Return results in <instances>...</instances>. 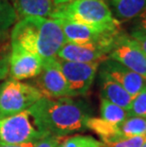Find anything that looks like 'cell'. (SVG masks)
<instances>
[{
	"instance_id": "obj_1",
	"label": "cell",
	"mask_w": 146,
	"mask_h": 147,
	"mask_svg": "<svg viewBox=\"0 0 146 147\" xmlns=\"http://www.w3.org/2000/svg\"><path fill=\"white\" fill-rule=\"evenodd\" d=\"M33 123L46 136L64 138L85 130L90 109L82 101L72 98L49 99L42 97L29 109Z\"/></svg>"
},
{
	"instance_id": "obj_2",
	"label": "cell",
	"mask_w": 146,
	"mask_h": 147,
	"mask_svg": "<svg viewBox=\"0 0 146 147\" xmlns=\"http://www.w3.org/2000/svg\"><path fill=\"white\" fill-rule=\"evenodd\" d=\"M11 46L39 55L43 60L56 57L67 42L56 19L25 17L15 24L11 32Z\"/></svg>"
},
{
	"instance_id": "obj_3",
	"label": "cell",
	"mask_w": 146,
	"mask_h": 147,
	"mask_svg": "<svg viewBox=\"0 0 146 147\" xmlns=\"http://www.w3.org/2000/svg\"><path fill=\"white\" fill-rule=\"evenodd\" d=\"M52 19L66 18L100 30H119L120 22L113 16L104 0H77L55 7Z\"/></svg>"
},
{
	"instance_id": "obj_4",
	"label": "cell",
	"mask_w": 146,
	"mask_h": 147,
	"mask_svg": "<svg viewBox=\"0 0 146 147\" xmlns=\"http://www.w3.org/2000/svg\"><path fill=\"white\" fill-rule=\"evenodd\" d=\"M42 97L32 84L11 78L6 80L0 84V120L29 110Z\"/></svg>"
},
{
	"instance_id": "obj_5",
	"label": "cell",
	"mask_w": 146,
	"mask_h": 147,
	"mask_svg": "<svg viewBox=\"0 0 146 147\" xmlns=\"http://www.w3.org/2000/svg\"><path fill=\"white\" fill-rule=\"evenodd\" d=\"M29 110L0 120V143L1 144H22L37 142L46 137L33 125Z\"/></svg>"
},
{
	"instance_id": "obj_6",
	"label": "cell",
	"mask_w": 146,
	"mask_h": 147,
	"mask_svg": "<svg viewBox=\"0 0 146 147\" xmlns=\"http://www.w3.org/2000/svg\"><path fill=\"white\" fill-rule=\"evenodd\" d=\"M35 87L46 98L74 97L61 70L57 57L44 60L41 73L35 79Z\"/></svg>"
},
{
	"instance_id": "obj_7",
	"label": "cell",
	"mask_w": 146,
	"mask_h": 147,
	"mask_svg": "<svg viewBox=\"0 0 146 147\" xmlns=\"http://www.w3.org/2000/svg\"><path fill=\"white\" fill-rule=\"evenodd\" d=\"M58 60L73 96L86 94L94 82L100 63H75Z\"/></svg>"
},
{
	"instance_id": "obj_8",
	"label": "cell",
	"mask_w": 146,
	"mask_h": 147,
	"mask_svg": "<svg viewBox=\"0 0 146 147\" xmlns=\"http://www.w3.org/2000/svg\"><path fill=\"white\" fill-rule=\"evenodd\" d=\"M108 58L122 64L146 79V54L130 36L122 34L109 53Z\"/></svg>"
},
{
	"instance_id": "obj_9",
	"label": "cell",
	"mask_w": 146,
	"mask_h": 147,
	"mask_svg": "<svg viewBox=\"0 0 146 147\" xmlns=\"http://www.w3.org/2000/svg\"><path fill=\"white\" fill-rule=\"evenodd\" d=\"M111 51L100 44L66 43L56 57L60 60L75 63H100L106 61Z\"/></svg>"
},
{
	"instance_id": "obj_10",
	"label": "cell",
	"mask_w": 146,
	"mask_h": 147,
	"mask_svg": "<svg viewBox=\"0 0 146 147\" xmlns=\"http://www.w3.org/2000/svg\"><path fill=\"white\" fill-rule=\"evenodd\" d=\"M43 62L44 60L35 53L18 47H11L9 57L11 78L20 81L37 77L42 71Z\"/></svg>"
},
{
	"instance_id": "obj_11",
	"label": "cell",
	"mask_w": 146,
	"mask_h": 147,
	"mask_svg": "<svg viewBox=\"0 0 146 147\" xmlns=\"http://www.w3.org/2000/svg\"><path fill=\"white\" fill-rule=\"evenodd\" d=\"M101 70L120 84L132 97L146 88L145 78L111 59L102 62Z\"/></svg>"
},
{
	"instance_id": "obj_12",
	"label": "cell",
	"mask_w": 146,
	"mask_h": 147,
	"mask_svg": "<svg viewBox=\"0 0 146 147\" xmlns=\"http://www.w3.org/2000/svg\"><path fill=\"white\" fill-rule=\"evenodd\" d=\"M100 77L102 98L125 109L126 111L128 110L133 97L120 84L111 79L104 71H100Z\"/></svg>"
},
{
	"instance_id": "obj_13",
	"label": "cell",
	"mask_w": 146,
	"mask_h": 147,
	"mask_svg": "<svg viewBox=\"0 0 146 147\" xmlns=\"http://www.w3.org/2000/svg\"><path fill=\"white\" fill-rule=\"evenodd\" d=\"M13 8L17 16L51 18L54 11L53 0H15Z\"/></svg>"
},
{
	"instance_id": "obj_14",
	"label": "cell",
	"mask_w": 146,
	"mask_h": 147,
	"mask_svg": "<svg viewBox=\"0 0 146 147\" xmlns=\"http://www.w3.org/2000/svg\"><path fill=\"white\" fill-rule=\"evenodd\" d=\"M86 128L97 134L102 143H111L124 138L119 125L108 123L102 118L90 117L86 121Z\"/></svg>"
},
{
	"instance_id": "obj_15",
	"label": "cell",
	"mask_w": 146,
	"mask_h": 147,
	"mask_svg": "<svg viewBox=\"0 0 146 147\" xmlns=\"http://www.w3.org/2000/svg\"><path fill=\"white\" fill-rule=\"evenodd\" d=\"M116 19L128 21L137 18L146 10V0H112Z\"/></svg>"
},
{
	"instance_id": "obj_16",
	"label": "cell",
	"mask_w": 146,
	"mask_h": 147,
	"mask_svg": "<svg viewBox=\"0 0 146 147\" xmlns=\"http://www.w3.org/2000/svg\"><path fill=\"white\" fill-rule=\"evenodd\" d=\"M100 110L102 119L116 125H120L129 117L128 112L125 109L112 104L104 98L101 99Z\"/></svg>"
},
{
	"instance_id": "obj_17",
	"label": "cell",
	"mask_w": 146,
	"mask_h": 147,
	"mask_svg": "<svg viewBox=\"0 0 146 147\" xmlns=\"http://www.w3.org/2000/svg\"><path fill=\"white\" fill-rule=\"evenodd\" d=\"M17 14L9 0H0V44L6 39L8 30L15 23Z\"/></svg>"
},
{
	"instance_id": "obj_18",
	"label": "cell",
	"mask_w": 146,
	"mask_h": 147,
	"mask_svg": "<svg viewBox=\"0 0 146 147\" xmlns=\"http://www.w3.org/2000/svg\"><path fill=\"white\" fill-rule=\"evenodd\" d=\"M120 130L124 137H146V119L135 116H129L122 123H120Z\"/></svg>"
},
{
	"instance_id": "obj_19",
	"label": "cell",
	"mask_w": 146,
	"mask_h": 147,
	"mask_svg": "<svg viewBox=\"0 0 146 147\" xmlns=\"http://www.w3.org/2000/svg\"><path fill=\"white\" fill-rule=\"evenodd\" d=\"M57 147H102V142L91 136L75 135L61 140Z\"/></svg>"
},
{
	"instance_id": "obj_20",
	"label": "cell",
	"mask_w": 146,
	"mask_h": 147,
	"mask_svg": "<svg viewBox=\"0 0 146 147\" xmlns=\"http://www.w3.org/2000/svg\"><path fill=\"white\" fill-rule=\"evenodd\" d=\"M127 112L129 116L146 119V88L133 97L131 105Z\"/></svg>"
},
{
	"instance_id": "obj_21",
	"label": "cell",
	"mask_w": 146,
	"mask_h": 147,
	"mask_svg": "<svg viewBox=\"0 0 146 147\" xmlns=\"http://www.w3.org/2000/svg\"><path fill=\"white\" fill-rule=\"evenodd\" d=\"M146 140V137H124L122 140L111 143H102V147H141Z\"/></svg>"
},
{
	"instance_id": "obj_22",
	"label": "cell",
	"mask_w": 146,
	"mask_h": 147,
	"mask_svg": "<svg viewBox=\"0 0 146 147\" xmlns=\"http://www.w3.org/2000/svg\"><path fill=\"white\" fill-rule=\"evenodd\" d=\"M63 138L56 136H46L43 139L37 140L34 147H57Z\"/></svg>"
},
{
	"instance_id": "obj_23",
	"label": "cell",
	"mask_w": 146,
	"mask_h": 147,
	"mask_svg": "<svg viewBox=\"0 0 146 147\" xmlns=\"http://www.w3.org/2000/svg\"><path fill=\"white\" fill-rule=\"evenodd\" d=\"M133 41H134L139 49L146 54V32H141V30H134L130 35Z\"/></svg>"
},
{
	"instance_id": "obj_24",
	"label": "cell",
	"mask_w": 146,
	"mask_h": 147,
	"mask_svg": "<svg viewBox=\"0 0 146 147\" xmlns=\"http://www.w3.org/2000/svg\"><path fill=\"white\" fill-rule=\"evenodd\" d=\"M135 30L146 32V10H144L138 17H137Z\"/></svg>"
},
{
	"instance_id": "obj_25",
	"label": "cell",
	"mask_w": 146,
	"mask_h": 147,
	"mask_svg": "<svg viewBox=\"0 0 146 147\" xmlns=\"http://www.w3.org/2000/svg\"><path fill=\"white\" fill-rule=\"evenodd\" d=\"M7 72H8L7 62L4 60L3 61L0 60V80L4 79V78L7 76Z\"/></svg>"
},
{
	"instance_id": "obj_26",
	"label": "cell",
	"mask_w": 146,
	"mask_h": 147,
	"mask_svg": "<svg viewBox=\"0 0 146 147\" xmlns=\"http://www.w3.org/2000/svg\"><path fill=\"white\" fill-rule=\"evenodd\" d=\"M36 142H28V143H22V144H12V145H8V144H1L0 143V147H34Z\"/></svg>"
},
{
	"instance_id": "obj_27",
	"label": "cell",
	"mask_w": 146,
	"mask_h": 147,
	"mask_svg": "<svg viewBox=\"0 0 146 147\" xmlns=\"http://www.w3.org/2000/svg\"><path fill=\"white\" fill-rule=\"evenodd\" d=\"M75 1H77V0H53V4H54V7H58V6L69 4V3H72Z\"/></svg>"
},
{
	"instance_id": "obj_28",
	"label": "cell",
	"mask_w": 146,
	"mask_h": 147,
	"mask_svg": "<svg viewBox=\"0 0 146 147\" xmlns=\"http://www.w3.org/2000/svg\"><path fill=\"white\" fill-rule=\"evenodd\" d=\"M141 147H146V140H145V142H143V144L141 145Z\"/></svg>"
},
{
	"instance_id": "obj_29",
	"label": "cell",
	"mask_w": 146,
	"mask_h": 147,
	"mask_svg": "<svg viewBox=\"0 0 146 147\" xmlns=\"http://www.w3.org/2000/svg\"><path fill=\"white\" fill-rule=\"evenodd\" d=\"M0 46H1V44H0Z\"/></svg>"
}]
</instances>
